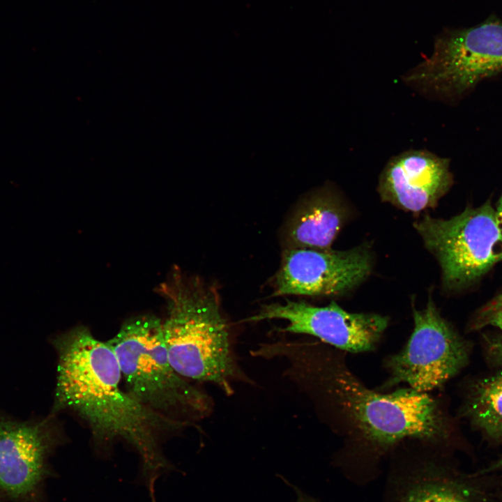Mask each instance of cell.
I'll list each match as a JSON object with an SVG mask.
<instances>
[{
    "label": "cell",
    "mask_w": 502,
    "mask_h": 502,
    "mask_svg": "<svg viewBox=\"0 0 502 502\" xmlns=\"http://www.w3.org/2000/svg\"><path fill=\"white\" fill-rule=\"evenodd\" d=\"M340 351L321 342L282 340L275 356L289 361V375L342 438L334 462L347 479L358 485L375 480L383 459L407 441L447 443L448 419L436 398L409 387L370 389Z\"/></svg>",
    "instance_id": "6da1fadb"
},
{
    "label": "cell",
    "mask_w": 502,
    "mask_h": 502,
    "mask_svg": "<svg viewBox=\"0 0 502 502\" xmlns=\"http://www.w3.org/2000/svg\"><path fill=\"white\" fill-rule=\"evenodd\" d=\"M58 356L54 410L76 413L100 443L126 441L141 459V477L153 502L158 478L174 469L163 455V429L188 425L142 405L121 388L116 355L107 342L77 326L53 340Z\"/></svg>",
    "instance_id": "7a4b0ae2"
},
{
    "label": "cell",
    "mask_w": 502,
    "mask_h": 502,
    "mask_svg": "<svg viewBox=\"0 0 502 502\" xmlns=\"http://www.w3.org/2000/svg\"><path fill=\"white\" fill-rule=\"evenodd\" d=\"M158 290L167 304L162 330L175 370L188 380L211 383L229 395L233 383L250 382L235 359L216 289L177 271Z\"/></svg>",
    "instance_id": "3957f363"
},
{
    "label": "cell",
    "mask_w": 502,
    "mask_h": 502,
    "mask_svg": "<svg viewBox=\"0 0 502 502\" xmlns=\"http://www.w3.org/2000/svg\"><path fill=\"white\" fill-rule=\"evenodd\" d=\"M107 342L127 391L140 404L187 424L182 418H201L209 413V397L173 367L160 319L149 314L130 318Z\"/></svg>",
    "instance_id": "277c9868"
},
{
    "label": "cell",
    "mask_w": 502,
    "mask_h": 502,
    "mask_svg": "<svg viewBox=\"0 0 502 502\" xmlns=\"http://www.w3.org/2000/svg\"><path fill=\"white\" fill-rule=\"evenodd\" d=\"M501 73L502 22L494 17L471 28L445 29L432 55L402 79L428 98L455 104Z\"/></svg>",
    "instance_id": "5b68a950"
},
{
    "label": "cell",
    "mask_w": 502,
    "mask_h": 502,
    "mask_svg": "<svg viewBox=\"0 0 502 502\" xmlns=\"http://www.w3.org/2000/svg\"><path fill=\"white\" fill-rule=\"evenodd\" d=\"M413 225L439 262L447 289L470 285L502 261V229L490 201L447 220L425 215Z\"/></svg>",
    "instance_id": "8992f818"
},
{
    "label": "cell",
    "mask_w": 502,
    "mask_h": 502,
    "mask_svg": "<svg viewBox=\"0 0 502 502\" xmlns=\"http://www.w3.org/2000/svg\"><path fill=\"white\" fill-rule=\"evenodd\" d=\"M413 332L403 348L386 357L388 376L380 389L400 383L421 393L442 386L466 364L467 347L440 314L431 296L423 310L413 308Z\"/></svg>",
    "instance_id": "52a82bcc"
},
{
    "label": "cell",
    "mask_w": 502,
    "mask_h": 502,
    "mask_svg": "<svg viewBox=\"0 0 502 502\" xmlns=\"http://www.w3.org/2000/svg\"><path fill=\"white\" fill-rule=\"evenodd\" d=\"M439 448L407 441L390 455L383 502H489Z\"/></svg>",
    "instance_id": "ba28073f"
},
{
    "label": "cell",
    "mask_w": 502,
    "mask_h": 502,
    "mask_svg": "<svg viewBox=\"0 0 502 502\" xmlns=\"http://www.w3.org/2000/svg\"><path fill=\"white\" fill-rule=\"evenodd\" d=\"M282 319L287 325L280 333L307 335L337 349L351 353L373 351L388 325L387 317L375 313H352L332 302L324 307L303 301L263 305L245 321Z\"/></svg>",
    "instance_id": "9c48e42d"
},
{
    "label": "cell",
    "mask_w": 502,
    "mask_h": 502,
    "mask_svg": "<svg viewBox=\"0 0 502 502\" xmlns=\"http://www.w3.org/2000/svg\"><path fill=\"white\" fill-rule=\"evenodd\" d=\"M372 264V252L367 245L347 250L285 248L273 295H342L361 284Z\"/></svg>",
    "instance_id": "30bf717a"
},
{
    "label": "cell",
    "mask_w": 502,
    "mask_h": 502,
    "mask_svg": "<svg viewBox=\"0 0 502 502\" xmlns=\"http://www.w3.org/2000/svg\"><path fill=\"white\" fill-rule=\"evenodd\" d=\"M54 441L46 421L0 413V494L15 502H45Z\"/></svg>",
    "instance_id": "8fae6325"
},
{
    "label": "cell",
    "mask_w": 502,
    "mask_h": 502,
    "mask_svg": "<svg viewBox=\"0 0 502 502\" xmlns=\"http://www.w3.org/2000/svg\"><path fill=\"white\" fill-rule=\"evenodd\" d=\"M453 183L450 160L427 150H409L392 157L382 170L381 198L405 211L436 206Z\"/></svg>",
    "instance_id": "7c38bea8"
},
{
    "label": "cell",
    "mask_w": 502,
    "mask_h": 502,
    "mask_svg": "<svg viewBox=\"0 0 502 502\" xmlns=\"http://www.w3.org/2000/svg\"><path fill=\"white\" fill-rule=\"evenodd\" d=\"M347 218L337 195L323 189L297 208L284 231L285 248L329 250Z\"/></svg>",
    "instance_id": "4fadbf2b"
},
{
    "label": "cell",
    "mask_w": 502,
    "mask_h": 502,
    "mask_svg": "<svg viewBox=\"0 0 502 502\" xmlns=\"http://www.w3.org/2000/svg\"><path fill=\"white\" fill-rule=\"evenodd\" d=\"M466 409L471 420L487 434L502 438V373L477 384Z\"/></svg>",
    "instance_id": "5bb4252c"
},
{
    "label": "cell",
    "mask_w": 502,
    "mask_h": 502,
    "mask_svg": "<svg viewBox=\"0 0 502 502\" xmlns=\"http://www.w3.org/2000/svg\"><path fill=\"white\" fill-rule=\"evenodd\" d=\"M473 326L476 328L491 326L502 331V295L496 296L480 310Z\"/></svg>",
    "instance_id": "9a60e30c"
},
{
    "label": "cell",
    "mask_w": 502,
    "mask_h": 502,
    "mask_svg": "<svg viewBox=\"0 0 502 502\" xmlns=\"http://www.w3.org/2000/svg\"><path fill=\"white\" fill-rule=\"evenodd\" d=\"M491 351L498 360L502 363V337L493 341L491 344Z\"/></svg>",
    "instance_id": "2e32d148"
},
{
    "label": "cell",
    "mask_w": 502,
    "mask_h": 502,
    "mask_svg": "<svg viewBox=\"0 0 502 502\" xmlns=\"http://www.w3.org/2000/svg\"><path fill=\"white\" fill-rule=\"evenodd\" d=\"M296 494L297 499L296 502H319L316 499L306 494L299 489L296 490Z\"/></svg>",
    "instance_id": "e0dca14e"
},
{
    "label": "cell",
    "mask_w": 502,
    "mask_h": 502,
    "mask_svg": "<svg viewBox=\"0 0 502 502\" xmlns=\"http://www.w3.org/2000/svg\"><path fill=\"white\" fill-rule=\"evenodd\" d=\"M499 469H502V457L497 460L495 463H494L492 465L489 466L487 469H484L482 472L487 473L491 472L493 471H496Z\"/></svg>",
    "instance_id": "ac0fdd59"
},
{
    "label": "cell",
    "mask_w": 502,
    "mask_h": 502,
    "mask_svg": "<svg viewBox=\"0 0 502 502\" xmlns=\"http://www.w3.org/2000/svg\"><path fill=\"white\" fill-rule=\"evenodd\" d=\"M496 214L499 223L502 229V197L500 199L497 209L496 210Z\"/></svg>",
    "instance_id": "d6986e66"
},
{
    "label": "cell",
    "mask_w": 502,
    "mask_h": 502,
    "mask_svg": "<svg viewBox=\"0 0 502 502\" xmlns=\"http://www.w3.org/2000/svg\"><path fill=\"white\" fill-rule=\"evenodd\" d=\"M1 502V501H0Z\"/></svg>",
    "instance_id": "ffe728a7"
}]
</instances>
